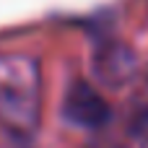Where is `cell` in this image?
Here are the masks:
<instances>
[{
    "mask_svg": "<svg viewBox=\"0 0 148 148\" xmlns=\"http://www.w3.org/2000/svg\"><path fill=\"white\" fill-rule=\"evenodd\" d=\"M42 117V73L29 55H0V125L31 135Z\"/></svg>",
    "mask_w": 148,
    "mask_h": 148,
    "instance_id": "obj_1",
    "label": "cell"
},
{
    "mask_svg": "<svg viewBox=\"0 0 148 148\" xmlns=\"http://www.w3.org/2000/svg\"><path fill=\"white\" fill-rule=\"evenodd\" d=\"M62 114L68 122L94 130L109 120V107L94 86H88L83 81H73L65 94V101H62Z\"/></svg>",
    "mask_w": 148,
    "mask_h": 148,
    "instance_id": "obj_2",
    "label": "cell"
},
{
    "mask_svg": "<svg viewBox=\"0 0 148 148\" xmlns=\"http://www.w3.org/2000/svg\"><path fill=\"white\" fill-rule=\"evenodd\" d=\"M140 148H148V127H146V133H143V140H140Z\"/></svg>",
    "mask_w": 148,
    "mask_h": 148,
    "instance_id": "obj_3",
    "label": "cell"
}]
</instances>
